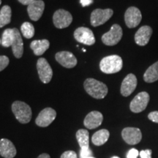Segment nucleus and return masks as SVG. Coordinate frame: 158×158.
I'll use <instances>...</instances> for the list:
<instances>
[{"instance_id": "obj_22", "label": "nucleus", "mask_w": 158, "mask_h": 158, "mask_svg": "<svg viewBox=\"0 0 158 158\" xmlns=\"http://www.w3.org/2000/svg\"><path fill=\"white\" fill-rule=\"evenodd\" d=\"M110 133L108 130H100L92 135V141L95 146H102L107 142Z\"/></svg>"}, {"instance_id": "obj_14", "label": "nucleus", "mask_w": 158, "mask_h": 158, "mask_svg": "<svg viewBox=\"0 0 158 158\" xmlns=\"http://www.w3.org/2000/svg\"><path fill=\"white\" fill-rule=\"evenodd\" d=\"M152 35V29L149 26H143L140 27L135 35V42L140 46H144L149 42Z\"/></svg>"}, {"instance_id": "obj_9", "label": "nucleus", "mask_w": 158, "mask_h": 158, "mask_svg": "<svg viewBox=\"0 0 158 158\" xmlns=\"http://www.w3.org/2000/svg\"><path fill=\"white\" fill-rule=\"evenodd\" d=\"M74 37L77 41L84 45H92L95 43V37L91 29L86 27H79L74 31Z\"/></svg>"}, {"instance_id": "obj_11", "label": "nucleus", "mask_w": 158, "mask_h": 158, "mask_svg": "<svg viewBox=\"0 0 158 158\" xmlns=\"http://www.w3.org/2000/svg\"><path fill=\"white\" fill-rule=\"evenodd\" d=\"M56 117V110L51 108H45L37 116L35 123L41 127H48Z\"/></svg>"}, {"instance_id": "obj_34", "label": "nucleus", "mask_w": 158, "mask_h": 158, "mask_svg": "<svg viewBox=\"0 0 158 158\" xmlns=\"http://www.w3.org/2000/svg\"><path fill=\"white\" fill-rule=\"evenodd\" d=\"M36 1V0H19L20 3H21L23 5H29L34 2Z\"/></svg>"}, {"instance_id": "obj_28", "label": "nucleus", "mask_w": 158, "mask_h": 158, "mask_svg": "<svg viewBox=\"0 0 158 158\" xmlns=\"http://www.w3.org/2000/svg\"><path fill=\"white\" fill-rule=\"evenodd\" d=\"M9 59L6 56H0V72L7 68L9 64Z\"/></svg>"}, {"instance_id": "obj_6", "label": "nucleus", "mask_w": 158, "mask_h": 158, "mask_svg": "<svg viewBox=\"0 0 158 158\" xmlns=\"http://www.w3.org/2000/svg\"><path fill=\"white\" fill-rule=\"evenodd\" d=\"M149 100V94L147 92H140L133 99V100L130 102V110L133 113L142 112L147 107Z\"/></svg>"}, {"instance_id": "obj_21", "label": "nucleus", "mask_w": 158, "mask_h": 158, "mask_svg": "<svg viewBox=\"0 0 158 158\" xmlns=\"http://www.w3.org/2000/svg\"><path fill=\"white\" fill-rule=\"evenodd\" d=\"M143 80L147 83H153L158 81V61L146 70L143 74Z\"/></svg>"}, {"instance_id": "obj_17", "label": "nucleus", "mask_w": 158, "mask_h": 158, "mask_svg": "<svg viewBox=\"0 0 158 158\" xmlns=\"http://www.w3.org/2000/svg\"><path fill=\"white\" fill-rule=\"evenodd\" d=\"M102 121H103L102 114L100 112L94 110L86 115L84 118V124L86 128L92 130L101 125Z\"/></svg>"}, {"instance_id": "obj_27", "label": "nucleus", "mask_w": 158, "mask_h": 158, "mask_svg": "<svg viewBox=\"0 0 158 158\" xmlns=\"http://www.w3.org/2000/svg\"><path fill=\"white\" fill-rule=\"evenodd\" d=\"M92 156V151L89 149V147L81 148L80 151V158H86Z\"/></svg>"}, {"instance_id": "obj_38", "label": "nucleus", "mask_w": 158, "mask_h": 158, "mask_svg": "<svg viewBox=\"0 0 158 158\" xmlns=\"http://www.w3.org/2000/svg\"><path fill=\"white\" fill-rule=\"evenodd\" d=\"M82 50H83V51H84V52H85V51H86V50H85V49H84V48H83V49H82Z\"/></svg>"}, {"instance_id": "obj_5", "label": "nucleus", "mask_w": 158, "mask_h": 158, "mask_svg": "<svg viewBox=\"0 0 158 158\" xmlns=\"http://www.w3.org/2000/svg\"><path fill=\"white\" fill-rule=\"evenodd\" d=\"M114 14L111 9H96L91 14V24L94 27L104 24L109 20Z\"/></svg>"}, {"instance_id": "obj_33", "label": "nucleus", "mask_w": 158, "mask_h": 158, "mask_svg": "<svg viewBox=\"0 0 158 158\" xmlns=\"http://www.w3.org/2000/svg\"><path fill=\"white\" fill-rule=\"evenodd\" d=\"M92 3H93V0H81V4L83 7H86Z\"/></svg>"}, {"instance_id": "obj_8", "label": "nucleus", "mask_w": 158, "mask_h": 158, "mask_svg": "<svg viewBox=\"0 0 158 158\" xmlns=\"http://www.w3.org/2000/svg\"><path fill=\"white\" fill-rule=\"evenodd\" d=\"M37 69L41 81L44 84H48L51 81L53 76V71L46 59L40 58L37 62Z\"/></svg>"}, {"instance_id": "obj_25", "label": "nucleus", "mask_w": 158, "mask_h": 158, "mask_svg": "<svg viewBox=\"0 0 158 158\" xmlns=\"http://www.w3.org/2000/svg\"><path fill=\"white\" fill-rule=\"evenodd\" d=\"M15 31L13 29H7L4 31L2 37V45L5 48H8L11 46L14 40Z\"/></svg>"}, {"instance_id": "obj_15", "label": "nucleus", "mask_w": 158, "mask_h": 158, "mask_svg": "<svg viewBox=\"0 0 158 158\" xmlns=\"http://www.w3.org/2000/svg\"><path fill=\"white\" fill-rule=\"evenodd\" d=\"M55 58L59 64L66 68H73L77 64L76 56L69 51H60L56 53Z\"/></svg>"}, {"instance_id": "obj_32", "label": "nucleus", "mask_w": 158, "mask_h": 158, "mask_svg": "<svg viewBox=\"0 0 158 158\" xmlns=\"http://www.w3.org/2000/svg\"><path fill=\"white\" fill-rule=\"evenodd\" d=\"M148 118L152 122L158 123V111H152L149 113L148 115Z\"/></svg>"}, {"instance_id": "obj_31", "label": "nucleus", "mask_w": 158, "mask_h": 158, "mask_svg": "<svg viewBox=\"0 0 158 158\" xmlns=\"http://www.w3.org/2000/svg\"><path fill=\"white\" fill-rule=\"evenodd\" d=\"M139 155V152L136 149H131L127 152V158H138Z\"/></svg>"}, {"instance_id": "obj_2", "label": "nucleus", "mask_w": 158, "mask_h": 158, "mask_svg": "<svg viewBox=\"0 0 158 158\" xmlns=\"http://www.w3.org/2000/svg\"><path fill=\"white\" fill-rule=\"evenodd\" d=\"M122 59L118 55H110L104 57L100 62V68L102 73L113 74L119 72L122 69Z\"/></svg>"}, {"instance_id": "obj_7", "label": "nucleus", "mask_w": 158, "mask_h": 158, "mask_svg": "<svg viewBox=\"0 0 158 158\" xmlns=\"http://www.w3.org/2000/svg\"><path fill=\"white\" fill-rule=\"evenodd\" d=\"M73 21V16L70 12L65 10H58L53 15V22L56 28L64 29L68 27Z\"/></svg>"}, {"instance_id": "obj_13", "label": "nucleus", "mask_w": 158, "mask_h": 158, "mask_svg": "<svg viewBox=\"0 0 158 158\" xmlns=\"http://www.w3.org/2000/svg\"><path fill=\"white\" fill-rule=\"evenodd\" d=\"M138 81L137 78L134 74H128L125 78H124L123 81L121 85V94L124 97L130 96L135 91L136 86H137Z\"/></svg>"}, {"instance_id": "obj_16", "label": "nucleus", "mask_w": 158, "mask_h": 158, "mask_svg": "<svg viewBox=\"0 0 158 158\" xmlns=\"http://www.w3.org/2000/svg\"><path fill=\"white\" fill-rule=\"evenodd\" d=\"M45 10V3L43 0H36L27 7V12L31 20L37 21L42 16Z\"/></svg>"}, {"instance_id": "obj_1", "label": "nucleus", "mask_w": 158, "mask_h": 158, "mask_svg": "<svg viewBox=\"0 0 158 158\" xmlns=\"http://www.w3.org/2000/svg\"><path fill=\"white\" fill-rule=\"evenodd\" d=\"M86 92L95 99H103L108 94V87L104 83L94 78H87L84 84Z\"/></svg>"}, {"instance_id": "obj_29", "label": "nucleus", "mask_w": 158, "mask_h": 158, "mask_svg": "<svg viewBox=\"0 0 158 158\" xmlns=\"http://www.w3.org/2000/svg\"><path fill=\"white\" fill-rule=\"evenodd\" d=\"M60 158H77L76 153L73 151H66L61 155Z\"/></svg>"}, {"instance_id": "obj_4", "label": "nucleus", "mask_w": 158, "mask_h": 158, "mask_svg": "<svg viewBox=\"0 0 158 158\" xmlns=\"http://www.w3.org/2000/svg\"><path fill=\"white\" fill-rule=\"evenodd\" d=\"M123 32L122 29L118 24H114L108 32L102 36V41L105 45L112 46L115 45L121 40Z\"/></svg>"}, {"instance_id": "obj_37", "label": "nucleus", "mask_w": 158, "mask_h": 158, "mask_svg": "<svg viewBox=\"0 0 158 158\" xmlns=\"http://www.w3.org/2000/svg\"><path fill=\"white\" fill-rule=\"evenodd\" d=\"M86 158H95V157H92H92H86Z\"/></svg>"}, {"instance_id": "obj_26", "label": "nucleus", "mask_w": 158, "mask_h": 158, "mask_svg": "<svg viewBox=\"0 0 158 158\" xmlns=\"http://www.w3.org/2000/svg\"><path fill=\"white\" fill-rule=\"evenodd\" d=\"M21 33L27 39H31L35 35L34 26L29 22H24L21 27Z\"/></svg>"}, {"instance_id": "obj_23", "label": "nucleus", "mask_w": 158, "mask_h": 158, "mask_svg": "<svg viewBox=\"0 0 158 158\" xmlns=\"http://www.w3.org/2000/svg\"><path fill=\"white\" fill-rule=\"evenodd\" d=\"M11 14L10 7L8 5L3 6L0 10V28L10 23Z\"/></svg>"}, {"instance_id": "obj_30", "label": "nucleus", "mask_w": 158, "mask_h": 158, "mask_svg": "<svg viewBox=\"0 0 158 158\" xmlns=\"http://www.w3.org/2000/svg\"><path fill=\"white\" fill-rule=\"evenodd\" d=\"M139 155L141 158H152V150L151 149H146L141 150L140 152Z\"/></svg>"}, {"instance_id": "obj_36", "label": "nucleus", "mask_w": 158, "mask_h": 158, "mask_svg": "<svg viewBox=\"0 0 158 158\" xmlns=\"http://www.w3.org/2000/svg\"><path fill=\"white\" fill-rule=\"evenodd\" d=\"M111 158H119L118 157H117V156H114V157H111Z\"/></svg>"}, {"instance_id": "obj_18", "label": "nucleus", "mask_w": 158, "mask_h": 158, "mask_svg": "<svg viewBox=\"0 0 158 158\" xmlns=\"http://www.w3.org/2000/svg\"><path fill=\"white\" fill-rule=\"evenodd\" d=\"M17 151L14 144L6 138L0 140V155L5 158H13L16 155Z\"/></svg>"}, {"instance_id": "obj_39", "label": "nucleus", "mask_w": 158, "mask_h": 158, "mask_svg": "<svg viewBox=\"0 0 158 158\" xmlns=\"http://www.w3.org/2000/svg\"><path fill=\"white\" fill-rule=\"evenodd\" d=\"M1 44H2V40L0 39V45H1Z\"/></svg>"}, {"instance_id": "obj_40", "label": "nucleus", "mask_w": 158, "mask_h": 158, "mask_svg": "<svg viewBox=\"0 0 158 158\" xmlns=\"http://www.w3.org/2000/svg\"><path fill=\"white\" fill-rule=\"evenodd\" d=\"M1 3H2V0H0V5H1Z\"/></svg>"}, {"instance_id": "obj_3", "label": "nucleus", "mask_w": 158, "mask_h": 158, "mask_svg": "<svg viewBox=\"0 0 158 158\" xmlns=\"http://www.w3.org/2000/svg\"><path fill=\"white\" fill-rule=\"evenodd\" d=\"M12 110L20 123L27 124L31 121V109L30 106L22 101H15L12 105Z\"/></svg>"}, {"instance_id": "obj_35", "label": "nucleus", "mask_w": 158, "mask_h": 158, "mask_svg": "<svg viewBox=\"0 0 158 158\" xmlns=\"http://www.w3.org/2000/svg\"><path fill=\"white\" fill-rule=\"evenodd\" d=\"M37 158H51V157H50V155H48V154L43 153V154H42V155H40Z\"/></svg>"}, {"instance_id": "obj_24", "label": "nucleus", "mask_w": 158, "mask_h": 158, "mask_svg": "<svg viewBox=\"0 0 158 158\" xmlns=\"http://www.w3.org/2000/svg\"><path fill=\"white\" fill-rule=\"evenodd\" d=\"M76 138L81 148L89 147V133L86 130L80 129L76 133Z\"/></svg>"}, {"instance_id": "obj_20", "label": "nucleus", "mask_w": 158, "mask_h": 158, "mask_svg": "<svg viewBox=\"0 0 158 158\" xmlns=\"http://www.w3.org/2000/svg\"><path fill=\"white\" fill-rule=\"evenodd\" d=\"M50 43L48 40H34L31 43L30 47L36 56H41L48 50Z\"/></svg>"}, {"instance_id": "obj_12", "label": "nucleus", "mask_w": 158, "mask_h": 158, "mask_svg": "<svg viewBox=\"0 0 158 158\" xmlns=\"http://www.w3.org/2000/svg\"><path fill=\"white\" fill-rule=\"evenodd\" d=\"M124 141L130 145H135L140 143L142 138L141 131L136 127H126L122 132Z\"/></svg>"}, {"instance_id": "obj_10", "label": "nucleus", "mask_w": 158, "mask_h": 158, "mask_svg": "<svg viewBox=\"0 0 158 158\" xmlns=\"http://www.w3.org/2000/svg\"><path fill=\"white\" fill-rule=\"evenodd\" d=\"M142 19L140 10L135 7H130L124 13V21L128 28H135L139 25Z\"/></svg>"}, {"instance_id": "obj_19", "label": "nucleus", "mask_w": 158, "mask_h": 158, "mask_svg": "<svg viewBox=\"0 0 158 158\" xmlns=\"http://www.w3.org/2000/svg\"><path fill=\"white\" fill-rule=\"evenodd\" d=\"M15 37L13 44H12V49H13V55L15 58L20 59L23 56V43L22 38H21V33L19 32V29L14 28Z\"/></svg>"}]
</instances>
